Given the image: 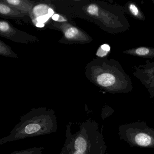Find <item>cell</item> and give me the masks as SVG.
Returning a JSON list of instances; mask_svg holds the SVG:
<instances>
[{
    "mask_svg": "<svg viewBox=\"0 0 154 154\" xmlns=\"http://www.w3.org/2000/svg\"><path fill=\"white\" fill-rule=\"evenodd\" d=\"M57 128V117L54 110L34 108L20 117L19 122L10 134L0 139V145L56 133Z\"/></svg>",
    "mask_w": 154,
    "mask_h": 154,
    "instance_id": "obj_1",
    "label": "cell"
},
{
    "mask_svg": "<svg viewBox=\"0 0 154 154\" xmlns=\"http://www.w3.org/2000/svg\"><path fill=\"white\" fill-rule=\"evenodd\" d=\"M91 80L96 85L111 93L131 91V78L114 58L99 57L90 68Z\"/></svg>",
    "mask_w": 154,
    "mask_h": 154,
    "instance_id": "obj_2",
    "label": "cell"
},
{
    "mask_svg": "<svg viewBox=\"0 0 154 154\" xmlns=\"http://www.w3.org/2000/svg\"><path fill=\"white\" fill-rule=\"evenodd\" d=\"M85 11L110 34H120L129 29L130 24L123 6L107 2L92 3L86 7Z\"/></svg>",
    "mask_w": 154,
    "mask_h": 154,
    "instance_id": "obj_3",
    "label": "cell"
},
{
    "mask_svg": "<svg viewBox=\"0 0 154 154\" xmlns=\"http://www.w3.org/2000/svg\"><path fill=\"white\" fill-rule=\"evenodd\" d=\"M72 122L66 125L64 143L58 154H95L93 124L90 121L84 122L75 132H72Z\"/></svg>",
    "mask_w": 154,
    "mask_h": 154,
    "instance_id": "obj_4",
    "label": "cell"
},
{
    "mask_svg": "<svg viewBox=\"0 0 154 154\" xmlns=\"http://www.w3.org/2000/svg\"><path fill=\"white\" fill-rule=\"evenodd\" d=\"M133 75L149 91L154 94V72L146 70L140 66L134 67Z\"/></svg>",
    "mask_w": 154,
    "mask_h": 154,
    "instance_id": "obj_5",
    "label": "cell"
},
{
    "mask_svg": "<svg viewBox=\"0 0 154 154\" xmlns=\"http://www.w3.org/2000/svg\"><path fill=\"white\" fill-rule=\"evenodd\" d=\"M61 28L66 39L80 42L90 41L89 37L79 29L69 24H63Z\"/></svg>",
    "mask_w": 154,
    "mask_h": 154,
    "instance_id": "obj_6",
    "label": "cell"
},
{
    "mask_svg": "<svg viewBox=\"0 0 154 154\" xmlns=\"http://www.w3.org/2000/svg\"><path fill=\"white\" fill-rule=\"evenodd\" d=\"M123 54L137 57L144 58L154 57V48L151 47L140 46L133 48L123 51Z\"/></svg>",
    "mask_w": 154,
    "mask_h": 154,
    "instance_id": "obj_7",
    "label": "cell"
},
{
    "mask_svg": "<svg viewBox=\"0 0 154 154\" xmlns=\"http://www.w3.org/2000/svg\"><path fill=\"white\" fill-rule=\"evenodd\" d=\"M4 2L11 7L26 15L32 11L34 7V2L24 0H6Z\"/></svg>",
    "mask_w": 154,
    "mask_h": 154,
    "instance_id": "obj_8",
    "label": "cell"
},
{
    "mask_svg": "<svg viewBox=\"0 0 154 154\" xmlns=\"http://www.w3.org/2000/svg\"><path fill=\"white\" fill-rule=\"evenodd\" d=\"M123 7L125 12L133 18L140 21H144L146 20L144 13L135 2H129Z\"/></svg>",
    "mask_w": 154,
    "mask_h": 154,
    "instance_id": "obj_9",
    "label": "cell"
},
{
    "mask_svg": "<svg viewBox=\"0 0 154 154\" xmlns=\"http://www.w3.org/2000/svg\"><path fill=\"white\" fill-rule=\"evenodd\" d=\"M0 13L2 16L11 17H22L26 15L4 1L0 2Z\"/></svg>",
    "mask_w": 154,
    "mask_h": 154,
    "instance_id": "obj_10",
    "label": "cell"
},
{
    "mask_svg": "<svg viewBox=\"0 0 154 154\" xmlns=\"http://www.w3.org/2000/svg\"><path fill=\"white\" fill-rule=\"evenodd\" d=\"M50 8L46 4H41L37 5L33 8L32 14L34 19L38 17L45 16L48 14V11Z\"/></svg>",
    "mask_w": 154,
    "mask_h": 154,
    "instance_id": "obj_11",
    "label": "cell"
},
{
    "mask_svg": "<svg viewBox=\"0 0 154 154\" xmlns=\"http://www.w3.org/2000/svg\"><path fill=\"white\" fill-rule=\"evenodd\" d=\"M0 33L2 36L9 37L15 34V30L8 22L1 20L0 22Z\"/></svg>",
    "mask_w": 154,
    "mask_h": 154,
    "instance_id": "obj_12",
    "label": "cell"
},
{
    "mask_svg": "<svg viewBox=\"0 0 154 154\" xmlns=\"http://www.w3.org/2000/svg\"><path fill=\"white\" fill-rule=\"evenodd\" d=\"M135 140L137 144L141 146H147L151 142V138L145 133H139L136 135Z\"/></svg>",
    "mask_w": 154,
    "mask_h": 154,
    "instance_id": "obj_13",
    "label": "cell"
},
{
    "mask_svg": "<svg viewBox=\"0 0 154 154\" xmlns=\"http://www.w3.org/2000/svg\"><path fill=\"white\" fill-rule=\"evenodd\" d=\"M44 149L43 146H35L26 149L14 151L10 154H43Z\"/></svg>",
    "mask_w": 154,
    "mask_h": 154,
    "instance_id": "obj_14",
    "label": "cell"
},
{
    "mask_svg": "<svg viewBox=\"0 0 154 154\" xmlns=\"http://www.w3.org/2000/svg\"><path fill=\"white\" fill-rule=\"evenodd\" d=\"M110 50V48L108 45H102L98 49L96 54L99 57H105L108 53L109 52Z\"/></svg>",
    "mask_w": 154,
    "mask_h": 154,
    "instance_id": "obj_15",
    "label": "cell"
},
{
    "mask_svg": "<svg viewBox=\"0 0 154 154\" xmlns=\"http://www.w3.org/2000/svg\"><path fill=\"white\" fill-rule=\"evenodd\" d=\"M0 54L7 56H11L12 55L10 48L2 41L0 42Z\"/></svg>",
    "mask_w": 154,
    "mask_h": 154,
    "instance_id": "obj_16",
    "label": "cell"
},
{
    "mask_svg": "<svg viewBox=\"0 0 154 154\" xmlns=\"http://www.w3.org/2000/svg\"><path fill=\"white\" fill-rule=\"evenodd\" d=\"M139 66L146 70L154 72V62H151L149 60H146L145 64Z\"/></svg>",
    "mask_w": 154,
    "mask_h": 154,
    "instance_id": "obj_17",
    "label": "cell"
},
{
    "mask_svg": "<svg viewBox=\"0 0 154 154\" xmlns=\"http://www.w3.org/2000/svg\"><path fill=\"white\" fill-rule=\"evenodd\" d=\"M52 19L55 21H58L59 22H66L67 21L66 19L62 16L58 15V14H54L52 17Z\"/></svg>",
    "mask_w": 154,
    "mask_h": 154,
    "instance_id": "obj_18",
    "label": "cell"
},
{
    "mask_svg": "<svg viewBox=\"0 0 154 154\" xmlns=\"http://www.w3.org/2000/svg\"><path fill=\"white\" fill-rule=\"evenodd\" d=\"M48 15L50 16V17H53L54 15V11L52 8H50L49 9V11H48Z\"/></svg>",
    "mask_w": 154,
    "mask_h": 154,
    "instance_id": "obj_19",
    "label": "cell"
},
{
    "mask_svg": "<svg viewBox=\"0 0 154 154\" xmlns=\"http://www.w3.org/2000/svg\"><path fill=\"white\" fill-rule=\"evenodd\" d=\"M152 2H153V4H154V0H153V1H152Z\"/></svg>",
    "mask_w": 154,
    "mask_h": 154,
    "instance_id": "obj_20",
    "label": "cell"
}]
</instances>
